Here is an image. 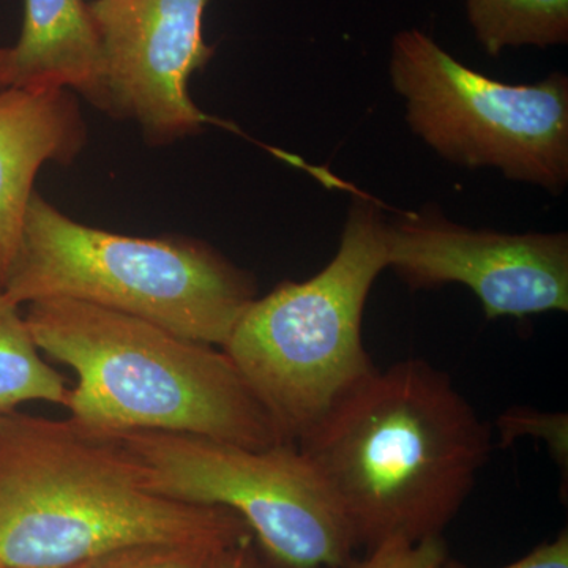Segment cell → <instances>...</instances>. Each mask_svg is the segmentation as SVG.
<instances>
[{"label": "cell", "mask_w": 568, "mask_h": 568, "mask_svg": "<svg viewBox=\"0 0 568 568\" xmlns=\"http://www.w3.org/2000/svg\"><path fill=\"white\" fill-rule=\"evenodd\" d=\"M155 495L244 519L272 568H346L354 541L335 500L293 444L248 448L189 433L108 436Z\"/></svg>", "instance_id": "cell-6"}, {"label": "cell", "mask_w": 568, "mask_h": 568, "mask_svg": "<svg viewBox=\"0 0 568 568\" xmlns=\"http://www.w3.org/2000/svg\"><path fill=\"white\" fill-rule=\"evenodd\" d=\"M237 544L189 541L156 544L130 548L100 559L92 568H211L212 560L224 548Z\"/></svg>", "instance_id": "cell-14"}, {"label": "cell", "mask_w": 568, "mask_h": 568, "mask_svg": "<svg viewBox=\"0 0 568 568\" xmlns=\"http://www.w3.org/2000/svg\"><path fill=\"white\" fill-rule=\"evenodd\" d=\"M84 144L85 123L69 92H0V293L20 252L37 174L43 164L73 162Z\"/></svg>", "instance_id": "cell-10"}, {"label": "cell", "mask_w": 568, "mask_h": 568, "mask_svg": "<svg viewBox=\"0 0 568 568\" xmlns=\"http://www.w3.org/2000/svg\"><path fill=\"white\" fill-rule=\"evenodd\" d=\"M40 353L70 366V420L100 436L189 433L248 448L287 444L222 347L71 298L24 315Z\"/></svg>", "instance_id": "cell-3"}, {"label": "cell", "mask_w": 568, "mask_h": 568, "mask_svg": "<svg viewBox=\"0 0 568 568\" xmlns=\"http://www.w3.org/2000/svg\"><path fill=\"white\" fill-rule=\"evenodd\" d=\"M448 558L444 537L413 541L394 537L366 551L364 558L353 559L346 568H443Z\"/></svg>", "instance_id": "cell-16"}, {"label": "cell", "mask_w": 568, "mask_h": 568, "mask_svg": "<svg viewBox=\"0 0 568 568\" xmlns=\"http://www.w3.org/2000/svg\"><path fill=\"white\" fill-rule=\"evenodd\" d=\"M211 568H264L256 552L250 545V540L234 545V547L224 548L215 559L212 560Z\"/></svg>", "instance_id": "cell-18"}, {"label": "cell", "mask_w": 568, "mask_h": 568, "mask_svg": "<svg viewBox=\"0 0 568 568\" xmlns=\"http://www.w3.org/2000/svg\"><path fill=\"white\" fill-rule=\"evenodd\" d=\"M89 6L102 39L108 114L133 119L152 144L216 123L189 93L190 77L215 52L203 36L207 0H95Z\"/></svg>", "instance_id": "cell-9"}, {"label": "cell", "mask_w": 568, "mask_h": 568, "mask_svg": "<svg viewBox=\"0 0 568 568\" xmlns=\"http://www.w3.org/2000/svg\"><path fill=\"white\" fill-rule=\"evenodd\" d=\"M67 394L61 373L41 357L20 305L0 293V414L29 402L63 406Z\"/></svg>", "instance_id": "cell-13"}, {"label": "cell", "mask_w": 568, "mask_h": 568, "mask_svg": "<svg viewBox=\"0 0 568 568\" xmlns=\"http://www.w3.org/2000/svg\"><path fill=\"white\" fill-rule=\"evenodd\" d=\"M409 129L447 162L493 168L549 193L568 182V78L506 84L467 69L417 29L396 33L388 63Z\"/></svg>", "instance_id": "cell-7"}, {"label": "cell", "mask_w": 568, "mask_h": 568, "mask_svg": "<svg viewBox=\"0 0 568 568\" xmlns=\"http://www.w3.org/2000/svg\"><path fill=\"white\" fill-rule=\"evenodd\" d=\"M13 80V67H11V48H0V92L10 88Z\"/></svg>", "instance_id": "cell-19"}, {"label": "cell", "mask_w": 568, "mask_h": 568, "mask_svg": "<svg viewBox=\"0 0 568 568\" xmlns=\"http://www.w3.org/2000/svg\"><path fill=\"white\" fill-rule=\"evenodd\" d=\"M246 540L233 510L145 488L111 437L70 418L0 414V568H80L144 545Z\"/></svg>", "instance_id": "cell-2"}, {"label": "cell", "mask_w": 568, "mask_h": 568, "mask_svg": "<svg viewBox=\"0 0 568 568\" xmlns=\"http://www.w3.org/2000/svg\"><path fill=\"white\" fill-rule=\"evenodd\" d=\"M467 20L489 55L568 41V0H467Z\"/></svg>", "instance_id": "cell-12"}, {"label": "cell", "mask_w": 568, "mask_h": 568, "mask_svg": "<svg viewBox=\"0 0 568 568\" xmlns=\"http://www.w3.org/2000/svg\"><path fill=\"white\" fill-rule=\"evenodd\" d=\"M2 294L71 298L223 347L257 297L256 278L190 237H132L74 222L33 192Z\"/></svg>", "instance_id": "cell-4"}, {"label": "cell", "mask_w": 568, "mask_h": 568, "mask_svg": "<svg viewBox=\"0 0 568 568\" xmlns=\"http://www.w3.org/2000/svg\"><path fill=\"white\" fill-rule=\"evenodd\" d=\"M24 3L20 41L11 48V85L73 89L108 114L102 39L91 6L84 0Z\"/></svg>", "instance_id": "cell-11"}, {"label": "cell", "mask_w": 568, "mask_h": 568, "mask_svg": "<svg viewBox=\"0 0 568 568\" xmlns=\"http://www.w3.org/2000/svg\"><path fill=\"white\" fill-rule=\"evenodd\" d=\"M387 268L410 291L459 283L488 320L568 312V235L473 230L437 207L387 222Z\"/></svg>", "instance_id": "cell-8"}, {"label": "cell", "mask_w": 568, "mask_h": 568, "mask_svg": "<svg viewBox=\"0 0 568 568\" xmlns=\"http://www.w3.org/2000/svg\"><path fill=\"white\" fill-rule=\"evenodd\" d=\"M99 560H95V562L88 564V566L80 567V568H92L93 566H95L97 562H99Z\"/></svg>", "instance_id": "cell-20"}, {"label": "cell", "mask_w": 568, "mask_h": 568, "mask_svg": "<svg viewBox=\"0 0 568 568\" xmlns=\"http://www.w3.org/2000/svg\"><path fill=\"white\" fill-rule=\"evenodd\" d=\"M386 237L381 205L355 197L334 260L305 282H283L254 298L222 347L287 444L376 369L362 321L387 268Z\"/></svg>", "instance_id": "cell-5"}, {"label": "cell", "mask_w": 568, "mask_h": 568, "mask_svg": "<svg viewBox=\"0 0 568 568\" xmlns=\"http://www.w3.org/2000/svg\"><path fill=\"white\" fill-rule=\"evenodd\" d=\"M500 446L514 444L518 437L532 436L544 439L556 465L567 478L568 467V417L562 413H540L526 406L507 409L496 422Z\"/></svg>", "instance_id": "cell-15"}, {"label": "cell", "mask_w": 568, "mask_h": 568, "mask_svg": "<svg viewBox=\"0 0 568 568\" xmlns=\"http://www.w3.org/2000/svg\"><path fill=\"white\" fill-rule=\"evenodd\" d=\"M443 568H469L458 560L447 558ZM500 568H568V532L560 530L552 541H545L534 548L525 558Z\"/></svg>", "instance_id": "cell-17"}, {"label": "cell", "mask_w": 568, "mask_h": 568, "mask_svg": "<svg viewBox=\"0 0 568 568\" xmlns=\"http://www.w3.org/2000/svg\"><path fill=\"white\" fill-rule=\"evenodd\" d=\"M295 447L345 519L355 549L443 537L476 487L493 432L443 369L376 368Z\"/></svg>", "instance_id": "cell-1"}]
</instances>
